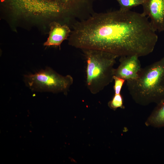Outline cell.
<instances>
[{
    "instance_id": "obj_8",
    "label": "cell",
    "mask_w": 164,
    "mask_h": 164,
    "mask_svg": "<svg viewBox=\"0 0 164 164\" xmlns=\"http://www.w3.org/2000/svg\"><path fill=\"white\" fill-rule=\"evenodd\" d=\"M71 30L66 24L53 22L50 24L49 37L44 45L60 46L63 41L69 37Z\"/></svg>"
},
{
    "instance_id": "obj_12",
    "label": "cell",
    "mask_w": 164,
    "mask_h": 164,
    "mask_svg": "<svg viewBox=\"0 0 164 164\" xmlns=\"http://www.w3.org/2000/svg\"><path fill=\"white\" fill-rule=\"evenodd\" d=\"M114 85L113 88L114 94H121V90L125 80L121 78L114 76Z\"/></svg>"
},
{
    "instance_id": "obj_4",
    "label": "cell",
    "mask_w": 164,
    "mask_h": 164,
    "mask_svg": "<svg viewBox=\"0 0 164 164\" xmlns=\"http://www.w3.org/2000/svg\"><path fill=\"white\" fill-rule=\"evenodd\" d=\"M26 84L31 89L53 93H67L73 83L72 77L62 76L50 68L24 76Z\"/></svg>"
},
{
    "instance_id": "obj_9",
    "label": "cell",
    "mask_w": 164,
    "mask_h": 164,
    "mask_svg": "<svg viewBox=\"0 0 164 164\" xmlns=\"http://www.w3.org/2000/svg\"><path fill=\"white\" fill-rule=\"evenodd\" d=\"M147 126L156 128L164 126V102L157 104L145 122Z\"/></svg>"
},
{
    "instance_id": "obj_6",
    "label": "cell",
    "mask_w": 164,
    "mask_h": 164,
    "mask_svg": "<svg viewBox=\"0 0 164 164\" xmlns=\"http://www.w3.org/2000/svg\"><path fill=\"white\" fill-rule=\"evenodd\" d=\"M97 0H54L59 7L70 13L75 19H81L93 13V6Z\"/></svg>"
},
{
    "instance_id": "obj_2",
    "label": "cell",
    "mask_w": 164,
    "mask_h": 164,
    "mask_svg": "<svg viewBox=\"0 0 164 164\" xmlns=\"http://www.w3.org/2000/svg\"><path fill=\"white\" fill-rule=\"evenodd\" d=\"M126 81L136 103L146 106L164 102V58L142 68L136 78Z\"/></svg>"
},
{
    "instance_id": "obj_13",
    "label": "cell",
    "mask_w": 164,
    "mask_h": 164,
    "mask_svg": "<svg viewBox=\"0 0 164 164\" xmlns=\"http://www.w3.org/2000/svg\"><path fill=\"white\" fill-rule=\"evenodd\" d=\"M163 58H164V57H163Z\"/></svg>"
},
{
    "instance_id": "obj_1",
    "label": "cell",
    "mask_w": 164,
    "mask_h": 164,
    "mask_svg": "<svg viewBox=\"0 0 164 164\" xmlns=\"http://www.w3.org/2000/svg\"><path fill=\"white\" fill-rule=\"evenodd\" d=\"M148 17L131 10L120 9L94 13L73 25L70 45L82 50L106 52L118 57L148 55L158 37Z\"/></svg>"
},
{
    "instance_id": "obj_10",
    "label": "cell",
    "mask_w": 164,
    "mask_h": 164,
    "mask_svg": "<svg viewBox=\"0 0 164 164\" xmlns=\"http://www.w3.org/2000/svg\"><path fill=\"white\" fill-rule=\"evenodd\" d=\"M118 2L120 9L124 11L130 10L132 8L142 5L145 0H116Z\"/></svg>"
},
{
    "instance_id": "obj_3",
    "label": "cell",
    "mask_w": 164,
    "mask_h": 164,
    "mask_svg": "<svg viewBox=\"0 0 164 164\" xmlns=\"http://www.w3.org/2000/svg\"><path fill=\"white\" fill-rule=\"evenodd\" d=\"M86 61V84L91 92L96 94L114 80V66L117 56L98 50H82Z\"/></svg>"
},
{
    "instance_id": "obj_7",
    "label": "cell",
    "mask_w": 164,
    "mask_h": 164,
    "mask_svg": "<svg viewBox=\"0 0 164 164\" xmlns=\"http://www.w3.org/2000/svg\"><path fill=\"white\" fill-rule=\"evenodd\" d=\"M138 57L136 55L120 57V64L115 68L114 76L126 81L136 78L142 68Z\"/></svg>"
},
{
    "instance_id": "obj_11",
    "label": "cell",
    "mask_w": 164,
    "mask_h": 164,
    "mask_svg": "<svg viewBox=\"0 0 164 164\" xmlns=\"http://www.w3.org/2000/svg\"><path fill=\"white\" fill-rule=\"evenodd\" d=\"M108 105L111 109L114 110L118 108H124L123 99L121 94H114L111 100L108 102Z\"/></svg>"
},
{
    "instance_id": "obj_5",
    "label": "cell",
    "mask_w": 164,
    "mask_h": 164,
    "mask_svg": "<svg viewBox=\"0 0 164 164\" xmlns=\"http://www.w3.org/2000/svg\"><path fill=\"white\" fill-rule=\"evenodd\" d=\"M144 16L150 19V23L155 31H164V0H145L142 5Z\"/></svg>"
}]
</instances>
